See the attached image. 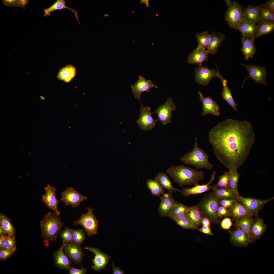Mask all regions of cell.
Instances as JSON below:
<instances>
[{"mask_svg": "<svg viewBox=\"0 0 274 274\" xmlns=\"http://www.w3.org/2000/svg\"><path fill=\"white\" fill-rule=\"evenodd\" d=\"M208 137L216 157L232 172H237L244 163L255 138L250 122L231 118L217 124Z\"/></svg>", "mask_w": 274, "mask_h": 274, "instance_id": "1", "label": "cell"}, {"mask_svg": "<svg viewBox=\"0 0 274 274\" xmlns=\"http://www.w3.org/2000/svg\"><path fill=\"white\" fill-rule=\"evenodd\" d=\"M166 172L175 182L181 187L198 184L204 177V173L203 171L181 164L172 165L167 169Z\"/></svg>", "mask_w": 274, "mask_h": 274, "instance_id": "2", "label": "cell"}, {"mask_svg": "<svg viewBox=\"0 0 274 274\" xmlns=\"http://www.w3.org/2000/svg\"><path fill=\"white\" fill-rule=\"evenodd\" d=\"M58 216L49 212L40 221L41 237L44 241L48 242L57 241L58 234L64 224Z\"/></svg>", "mask_w": 274, "mask_h": 274, "instance_id": "3", "label": "cell"}, {"mask_svg": "<svg viewBox=\"0 0 274 274\" xmlns=\"http://www.w3.org/2000/svg\"><path fill=\"white\" fill-rule=\"evenodd\" d=\"M209 157L204 150L198 146L196 137L192 150L181 156L180 160L184 164L192 165L197 170L203 168L210 170L212 169L214 166L209 161Z\"/></svg>", "mask_w": 274, "mask_h": 274, "instance_id": "4", "label": "cell"}, {"mask_svg": "<svg viewBox=\"0 0 274 274\" xmlns=\"http://www.w3.org/2000/svg\"><path fill=\"white\" fill-rule=\"evenodd\" d=\"M220 199L213 190L204 195L197 205L203 216L207 217L211 222L215 224L219 222L217 211L220 205Z\"/></svg>", "mask_w": 274, "mask_h": 274, "instance_id": "5", "label": "cell"}, {"mask_svg": "<svg viewBox=\"0 0 274 274\" xmlns=\"http://www.w3.org/2000/svg\"><path fill=\"white\" fill-rule=\"evenodd\" d=\"M228 8L225 13V20L231 28L237 29L243 19L242 6L237 2L231 0L225 1Z\"/></svg>", "mask_w": 274, "mask_h": 274, "instance_id": "6", "label": "cell"}, {"mask_svg": "<svg viewBox=\"0 0 274 274\" xmlns=\"http://www.w3.org/2000/svg\"><path fill=\"white\" fill-rule=\"evenodd\" d=\"M85 213L82 214L78 220L74 221L75 226L79 225L84 228L89 237L97 234L98 231V221L93 213V209L87 207Z\"/></svg>", "mask_w": 274, "mask_h": 274, "instance_id": "7", "label": "cell"}, {"mask_svg": "<svg viewBox=\"0 0 274 274\" xmlns=\"http://www.w3.org/2000/svg\"><path fill=\"white\" fill-rule=\"evenodd\" d=\"M217 70L204 67L202 64L198 65V68H195V79L196 82L205 86L208 85L210 81L215 77L219 78L220 73L216 64Z\"/></svg>", "mask_w": 274, "mask_h": 274, "instance_id": "8", "label": "cell"}, {"mask_svg": "<svg viewBox=\"0 0 274 274\" xmlns=\"http://www.w3.org/2000/svg\"><path fill=\"white\" fill-rule=\"evenodd\" d=\"M240 63L246 69L249 73V76L244 78L242 88L246 80L249 78L255 81L256 83H262L267 85L266 81L267 73L265 66L255 65H247L241 63Z\"/></svg>", "mask_w": 274, "mask_h": 274, "instance_id": "9", "label": "cell"}, {"mask_svg": "<svg viewBox=\"0 0 274 274\" xmlns=\"http://www.w3.org/2000/svg\"><path fill=\"white\" fill-rule=\"evenodd\" d=\"M141 107L140 109V115L136 122L142 130L150 131L155 126L158 119H153L152 116L153 112L150 111L149 107L143 106L140 101Z\"/></svg>", "mask_w": 274, "mask_h": 274, "instance_id": "10", "label": "cell"}, {"mask_svg": "<svg viewBox=\"0 0 274 274\" xmlns=\"http://www.w3.org/2000/svg\"><path fill=\"white\" fill-rule=\"evenodd\" d=\"M176 109L173 98H167L166 102L158 107L153 113H156L159 121L163 125H165L171 123L172 113Z\"/></svg>", "mask_w": 274, "mask_h": 274, "instance_id": "11", "label": "cell"}, {"mask_svg": "<svg viewBox=\"0 0 274 274\" xmlns=\"http://www.w3.org/2000/svg\"><path fill=\"white\" fill-rule=\"evenodd\" d=\"M237 196V200L253 215L258 213L266 204L274 199L273 197L266 200L245 198L241 196L239 194Z\"/></svg>", "mask_w": 274, "mask_h": 274, "instance_id": "12", "label": "cell"}, {"mask_svg": "<svg viewBox=\"0 0 274 274\" xmlns=\"http://www.w3.org/2000/svg\"><path fill=\"white\" fill-rule=\"evenodd\" d=\"M61 198L60 201L64 202L66 206L71 205L76 208L81 203L87 199V196L81 194L72 187L66 189L61 193Z\"/></svg>", "mask_w": 274, "mask_h": 274, "instance_id": "13", "label": "cell"}, {"mask_svg": "<svg viewBox=\"0 0 274 274\" xmlns=\"http://www.w3.org/2000/svg\"><path fill=\"white\" fill-rule=\"evenodd\" d=\"M44 189L45 193L42 197L43 202L48 208L52 210L54 213L59 216L60 213L58 208V204L59 201L57 199L56 195L57 189L48 184Z\"/></svg>", "mask_w": 274, "mask_h": 274, "instance_id": "14", "label": "cell"}, {"mask_svg": "<svg viewBox=\"0 0 274 274\" xmlns=\"http://www.w3.org/2000/svg\"><path fill=\"white\" fill-rule=\"evenodd\" d=\"M199 100L202 105V110L201 115L204 116L208 114H211L217 116L219 115L220 107L217 103L210 96L204 97L199 90L198 92Z\"/></svg>", "mask_w": 274, "mask_h": 274, "instance_id": "15", "label": "cell"}, {"mask_svg": "<svg viewBox=\"0 0 274 274\" xmlns=\"http://www.w3.org/2000/svg\"><path fill=\"white\" fill-rule=\"evenodd\" d=\"M84 249L88 250L95 255L94 258L91 259L94 264V265L91 266V267L94 270L100 271L108 264L110 259V256L102 252L98 248L85 247Z\"/></svg>", "mask_w": 274, "mask_h": 274, "instance_id": "16", "label": "cell"}, {"mask_svg": "<svg viewBox=\"0 0 274 274\" xmlns=\"http://www.w3.org/2000/svg\"><path fill=\"white\" fill-rule=\"evenodd\" d=\"M153 88H158V86L151 80L146 79L141 75L139 76L136 82L131 86L134 97L140 101L141 94L145 92H149L150 89Z\"/></svg>", "mask_w": 274, "mask_h": 274, "instance_id": "17", "label": "cell"}, {"mask_svg": "<svg viewBox=\"0 0 274 274\" xmlns=\"http://www.w3.org/2000/svg\"><path fill=\"white\" fill-rule=\"evenodd\" d=\"M63 251L70 260L76 264H81L84 254L80 245L73 242L65 243Z\"/></svg>", "mask_w": 274, "mask_h": 274, "instance_id": "18", "label": "cell"}, {"mask_svg": "<svg viewBox=\"0 0 274 274\" xmlns=\"http://www.w3.org/2000/svg\"><path fill=\"white\" fill-rule=\"evenodd\" d=\"M160 202L158 211L162 217L168 216L174 206L177 202L174 199L172 193L168 191L160 197Z\"/></svg>", "mask_w": 274, "mask_h": 274, "instance_id": "19", "label": "cell"}, {"mask_svg": "<svg viewBox=\"0 0 274 274\" xmlns=\"http://www.w3.org/2000/svg\"><path fill=\"white\" fill-rule=\"evenodd\" d=\"M216 173L215 171L213 172L210 181L207 184L201 185L198 184L191 188L183 187L181 191V194L184 196H188L202 193L213 190V186L210 185L215 179Z\"/></svg>", "mask_w": 274, "mask_h": 274, "instance_id": "20", "label": "cell"}, {"mask_svg": "<svg viewBox=\"0 0 274 274\" xmlns=\"http://www.w3.org/2000/svg\"><path fill=\"white\" fill-rule=\"evenodd\" d=\"M230 241L234 246L239 247H247L250 243L247 234L243 230L236 228L234 231H229Z\"/></svg>", "mask_w": 274, "mask_h": 274, "instance_id": "21", "label": "cell"}, {"mask_svg": "<svg viewBox=\"0 0 274 274\" xmlns=\"http://www.w3.org/2000/svg\"><path fill=\"white\" fill-rule=\"evenodd\" d=\"M65 243L63 241V243L58 250L53 254L54 259L56 266L60 269L68 270L71 264V260L64 253L63 251Z\"/></svg>", "mask_w": 274, "mask_h": 274, "instance_id": "22", "label": "cell"}, {"mask_svg": "<svg viewBox=\"0 0 274 274\" xmlns=\"http://www.w3.org/2000/svg\"><path fill=\"white\" fill-rule=\"evenodd\" d=\"M254 215L255 219L251 229V236L250 243H251L260 238L267 229L264 220L260 217L258 213Z\"/></svg>", "mask_w": 274, "mask_h": 274, "instance_id": "23", "label": "cell"}, {"mask_svg": "<svg viewBox=\"0 0 274 274\" xmlns=\"http://www.w3.org/2000/svg\"><path fill=\"white\" fill-rule=\"evenodd\" d=\"M208 54L205 49L198 45L190 53L187 57V62L190 64H202L203 62L208 60Z\"/></svg>", "mask_w": 274, "mask_h": 274, "instance_id": "24", "label": "cell"}, {"mask_svg": "<svg viewBox=\"0 0 274 274\" xmlns=\"http://www.w3.org/2000/svg\"><path fill=\"white\" fill-rule=\"evenodd\" d=\"M236 30L240 32L242 37L255 40L257 33V25L256 23L243 19Z\"/></svg>", "mask_w": 274, "mask_h": 274, "instance_id": "25", "label": "cell"}, {"mask_svg": "<svg viewBox=\"0 0 274 274\" xmlns=\"http://www.w3.org/2000/svg\"><path fill=\"white\" fill-rule=\"evenodd\" d=\"M76 71L73 65H67L59 69L56 77L60 80L69 83L75 77Z\"/></svg>", "mask_w": 274, "mask_h": 274, "instance_id": "26", "label": "cell"}, {"mask_svg": "<svg viewBox=\"0 0 274 274\" xmlns=\"http://www.w3.org/2000/svg\"><path fill=\"white\" fill-rule=\"evenodd\" d=\"M226 37L223 33L220 32L212 31L211 34L209 45L207 51L208 54H214L217 52L219 46Z\"/></svg>", "mask_w": 274, "mask_h": 274, "instance_id": "27", "label": "cell"}, {"mask_svg": "<svg viewBox=\"0 0 274 274\" xmlns=\"http://www.w3.org/2000/svg\"><path fill=\"white\" fill-rule=\"evenodd\" d=\"M254 39L242 37L241 43L242 45L241 51L245 56V59L246 60L252 58L255 54L256 52L254 43Z\"/></svg>", "mask_w": 274, "mask_h": 274, "instance_id": "28", "label": "cell"}, {"mask_svg": "<svg viewBox=\"0 0 274 274\" xmlns=\"http://www.w3.org/2000/svg\"><path fill=\"white\" fill-rule=\"evenodd\" d=\"M261 5L256 6L249 5L243 9V19L256 24L260 22L259 11Z\"/></svg>", "mask_w": 274, "mask_h": 274, "instance_id": "29", "label": "cell"}, {"mask_svg": "<svg viewBox=\"0 0 274 274\" xmlns=\"http://www.w3.org/2000/svg\"><path fill=\"white\" fill-rule=\"evenodd\" d=\"M235 225L236 228L239 229L246 232L248 234L250 240L251 236V229L255 219L253 216L250 215L243 217L235 220Z\"/></svg>", "mask_w": 274, "mask_h": 274, "instance_id": "30", "label": "cell"}, {"mask_svg": "<svg viewBox=\"0 0 274 274\" xmlns=\"http://www.w3.org/2000/svg\"><path fill=\"white\" fill-rule=\"evenodd\" d=\"M219 78L221 81L223 86V90L221 93L222 99L225 100L234 111H237V104L233 97L231 91L228 87L227 81L223 77L220 73Z\"/></svg>", "mask_w": 274, "mask_h": 274, "instance_id": "31", "label": "cell"}, {"mask_svg": "<svg viewBox=\"0 0 274 274\" xmlns=\"http://www.w3.org/2000/svg\"><path fill=\"white\" fill-rule=\"evenodd\" d=\"M66 2L64 0H57L50 7L44 9V16L46 17L50 16L51 13L54 11L67 9L70 10L74 13L80 24L78 19V11L67 6L66 5Z\"/></svg>", "mask_w": 274, "mask_h": 274, "instance_id": "32", "label": "cell"}, {"mask_svg": "<svg viewBox=\"0 0 274 274\" xmlns=\"http://www.w3.org/2000/svg\"><path fill=\"white\" fill-rule=\"evenodd\" d=\"M238 200L235 202L230 208L231 216L236 220L243 217L253 216Z\"/></svg>", "mask_w": 274, "mask_h": 274, "instance_id": "33", "label": "cell"}, {"mask_svg": "<svg viewBox=\"0 0 274 274\" xmlns=\"http://www.w3.org/2000/svg\"><path fill=\"white\" fill-rule=\"evenodd\" d=\"M154 179L159 182L162 187L171 193L178 192H181V191L174 187L172 182L168 176L165 173L160 172L156 175Z\"/></svg>", "mask_w": 274, "mask_h": 274, "instance_id": "34", "label": "cell"}, {"mask_svg": "<svg viewBox=\"0 0 274 274\" xmlns=\"http://www.w3.org/2000/svg\"><path fill=\"white\" fill-rule=\"evenodd\" d=\"M189 207L183 204L177 203L174 206L168 217L174 220L187 215Z\"/></svg>", "mask_w": 274, "mask_h": 274, "instance_id": "35", "label": "cell"}, {"mask_svg": "<svg viewBox=\"0 0 274 274\" xmlns=\"http://www.w3.org/2000/svg\"><path fill=\"white\" fill-rule=\"evenodd\" d=\"M146 184L152 196L160 197L165 194L164 189L157 180L149 179L147 181Z\"/></svg>", "mask_w": 274, "mask_h": 274, "instance_id": "36", "label": "cell"}, {"mask_svg": "<svg viewBox=\"0 0 274 274\" xmlns=\"http://www.w3.org/2000/svg\"><path fill=\"white\" fill-rule=\"evenodd\" d=\"M187 215L194 224L198 227L201 225V220L203 216L197 205L189 207Z\"/></svg>", "mask_w": 274, "mask_h": 274, "instance_id": "37", "label": "cell"}, {"mask_svg": "<svg viewBox=\"0 0 274 274\" xmlns=\"http://www.w3.org/2000/svg\"><path fill=\"white\" fill-rule=\"evenodd\" d=\"M0 227L7 234L15 236V229L9 218L3 214H0Z\"/></svg>", "mask_w": 274, "mask_h": 274, "instance_id": "38", "label": "cell"}, {"mask_svg": "<svg viewBox=\"0 0 274 274\" xmlns=\"http://www.w3.org/2000/svg\"><path fill=\"white\" fill-rule=\"evenodd\" d=\"M259 16L260 22L274 23V12L263 6L262 4L260 9Z\"/></svg>", "mask_w": 274, "mask_h": 274, "instance_id": "39", "label": "cell"}, {"mask_svg": "<svg viewBox=\"0 0 274 274\" xmlns=\"http://www.w3.org/2000/svg\"><path fill=\"white\" fill-rule=\"evenodd\" d=\"M274 30V23L260 22L257 25V30L255 38L272 33Z\"/></svg>", "mask_w": 274, "mask_h": 274, "instance_id": "40", "label": "cell"}, {"mask_svg": "<svg viewBox=\"0 0 274 274\" xmlns=\"http://www.w3.org/2000/svg\"><path fill=\"white\" fill-rule=\"evenodd\" d=\"M213 190L220 199L234 198L237 200L236 195L227 188L213 187Z\"/></svg>", "mask_w": 274, "mask_h": 274, "instance_id": "41", "label": "cell"}, {"mask_svg": "<svg viewBox=\"0 0 274 274\" xmlns=\"http://www.w3.org/2000/svg\"><path fill=\"white\" fill-rule=\"evenodd\" d=\"M231 172V175L229 181L227 188L233 191L237 195L238 194L237 188L240 174L237 172Z\"/></svg>", "mask_w": 274, "mask_h": 274, "instance_id": "42", "label": "cell"}, {"mask_svg": "<svg viewBox=\"0 0 274 274\" xmlns=\"http://www.w3.org/2000/svg\"><path fill=\"white\" fill-rule=\"evenodd\" d=\"M211 34L207 31L198 32L196 35L198 45L205 49H207L210 43Z\"/></svg>", "mask_w": 274, "mask_h": 274, "instance_id": "43", "label": "cell"}, {"mask_svg": "<svg viewBox=\"0 0 274 274\" xmlns=\"http://www.w3.org/2000/svg\"><path fill=\"white\" fill-rule=\"evenodd\" d=\"M173 220L183 228L194 230L198 229L199 228L194 224L187 215Z\"/></svg>", "mask_w": 274, "mask_h": 274, "instance_id": "44", "label": "cell"}, {"mask_svg": "<svg viewBox=\"0 0 274 274\" xmlns=\"http://www.w3.org/2000/svg\"><path fill=\"white\" fill-rule=\"evenodd\" d=\"M73 235V242L77 245L82 244L86 238V236L83 229H71Z\"/></svg>", "mask_w": 274, "mask_h": 274, "instance_id": "45", "label": "cell"}, {"mask_svg": "<svg viewBox=\"0 0 274 274\" xmlns=\"http://www.w3.org/2000/svg\"><path fill=\"white\" fill-rule=\"evenodd\" d=\"M3 4L7 7H20L25 9L28 3L29 0H2Z\"/></svg>", "mask_w": 274, "mask_h": 274, "instance_id": "46", "label": "cell"}, {"mask_svg": "<svg viewBox=\"0 0 274 274\" xmlns=\"http://www.w3.org/2000/svg\"><path fill=\"white\" fill-rule=\"evenodd\" d=\"M231 174V171L229 170L228 172H225L223 174L220 176L218 182L213 187L215 188H227V185Z\"/></svg>", "mask_w": 274, "mask_h": 274, "instance_id": "47", "label": "cell"}, {"mask_svg": "<svg viewBox=\"0 0 274 274\" xmlns=\"http://www.w3.org/2000/svg\"><path fill=\"white\" fill-rule=\"evenodd\" d=\"M60 237L65 243L73 242V235L71 229L66 228L60 233Z\"/></svg>", "mask_w": 274, "mask_h": 274, "instance_id": "48", "label": "cell"}, {"mask_svg": "<svg viewBox=\"0 0 274 274\" xmlns=\"http://www.w3.org/2000/svg\"><path fill=\"white\" fill-rule=\"evenodd\" d=\"M6 248L16 250V241L15 236L7 234L6 235Z\"/></svg>", "mask_w": 274, "mask_h": 274, "instance_id": "49", "label": "cell"}, {"mask_svg": "<svg viewBox=\"0 0 274 274\" xmlns=\"http://www.w3.org/2000/svg\"><path fill=\"white\" fill-rule=\"evenodd\" d=\"M15 250H11L7 248L0 249V260L4 261L11 256L15 251Z\"/></svg>", "mask_w": 274, "mask_h": 274, "instance_id": "50", "label": "cell"}, {"mask_svg": "<svg viewBox=\"0 0 274 274\" xmlns=\"http://www.w3.org/2000/svg\"><path fill=\"white\" fill-rule=\"evenodd\" d=\"M217 213L219 217L221 218L223 217L230 216L231 213L230 210L227 208L220 205L218 209Z\"/></svg>", "mask_w": 274, "mask_h": 274, "instance_id": "51", "label": "cell"}, {"mask_svg": "<svg viewBox=\"0 0 274 274\" xmlns=\"http://www.w3.org/2000/svg\"><path fill=\"white\" fill-rule=\"evenodd\" d=\"M237 200V199L234 198L222 199L220 201V204L227 208H230Z\"/></svg>", "mask_w": 274, "mask_h": 274, "instance_id": "52", "label": "cell"}, {"mask_svg": "<svg viewBox=\"0 0 274 274\" xmlns=\"http://www.w3.org/2000/svg\"><path fill=\"white\" fill-rule=\"evenodd\" d=\"M221 227L224 230H229L232 225V222L230 218L227 217L224 218L221 221Z\"/></svg>", "mask_w": 274, "mask_h": 274, "instance_id": "53", "label": "cell"}, {"mask_svg": "<svg viewBox=\"0 0 274 274\" xmlns=\"http://www.w3.org/2000/svg\"><path fill=\"white\" fill-rule=\"evenodd\" d=\"M87 269L83 267L77 269L71 266L68 270L70 274H84L87 272Z\"/></svg>", "mask_w": 274, "mask_h": 274, "instance_id": "54", "label": "cell"}, {"mask_svg": "<svg viewBox=\"0 0 274 274\" xmlns=\"http://www.w3.org/2000/svg\"><path fill=\"white\" fill-rule=\"evenodd\" d=\"M198 229L200 232L205 234L210 235H213L210 229V227L209 226L203 225L201 228H198Z\"/></svg>", "mask_w": 274, "mask_h": 274, "instance_id": "55", "label": "cell"}, {"mask_svg": "<svg viewBox=\"0 0 274 274\" xmlns=\"http://www.w3.org/2000/svg\"><path fill=\"white\" fill-rule=\"evenodd\" d=\"M262 5L274 12V0H268L265 3L262 4Z\"/></svg>", "mask_w": 274, "mask_h": 274, "instance_id": "56", "label": "cell"}, {"mask_svg": "<svg viewBox=\"0 0 274 274\" xmlns=\"http://www.w3.org/2000/svg\"><path fill=\"white\" fill-rule=\"evenodd\" d=\"M112 268L113 270V274H125L124 271L121 269L118 266L115 267L113 263H112Z\"/></svg>", "mask_w": 274, "mask_h": 274, "instance_id": "57", "label": "cell"}, {"mask_svg": "<svg viewBox=\"0 0 274 274\" xmlns=\"http://www.w3.org/2000/svg\"><path fill=\"white\" fill-rule=\"evenodd\" d=\"M6 235L0 236V249L6 248Z\"/></svg>", "mask_w": 274, "mask_h": 274, "instance_id": "58", "label": "cell"}, {"mask_svg": "<svg viewBox=\"0 0 274 274\" xmlns=\"http://www.w3.org/2000/svg\"><path fill=\"white\" fill-rule=\"evenodd\" d=\"M211 221L209 219L206 217H203L201 220V225L207 226L210 227Z\"/></svg>", "mask_w": 274, "mask_h": 274, "instance_id": "59", "label": "cell"}, {"mask_svg": "<svg viewBox=\"0 0 274 274\" xmlns=\"http://www.w3.org/2000/svg\"><path fill=\"white\" fill-rule=\"evenodd\" d=\"M7 234L4 230L0 227V236L6 235Z\"/></svg>", "mask_w": 274, "mask_h": 274, "instance_id": "60", "label": "cell"}, {"mask_svg": "<svg viewBox=\"0 0 274 274\" xmlns=\"http://www.w3.org/2000/svg\"><path fill=\"white\" fill-rule=\"evenodd\" d=\"M149 1L148 0H142L141 1V3H144L146 4L147 7H149Z\"/></svg>", "mask_w": 274, "mask_h": 274, "instance_id": "61", "label": "cell"}]
</instances>
